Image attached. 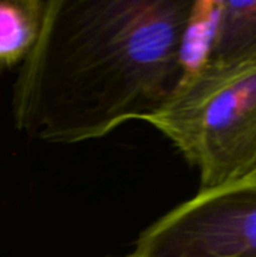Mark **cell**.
Here are the masks:
<instances>
[{
    "mask_svg": "<svg viewBox=\"0 0 256 257\" xmlns=\"http://www.w3.org/2000/svg\"><path fill=\"white\" fill-rule=\"evenodd\" d=\"M193 0H48L41 36L12 92L18 131L45 143L104 137L148 120L189 66Z\"/></svg>",
    "mask_w": 256,
    "mask_h": 257,
    "instance_id": "6da1fadb",
    "label": "cell"
},
{
    "mask_svg": "<svg viewBox=\"0 0 256 257\" xmlns=\"http://www.w3.org/2000/svg\"><path fill=\"white\" fill-rule=\"evenodd\" d=\"M146 122L198 169L202 191L247 179L256 170V51L199 59Z\"/></svg>",
    "mask_w": 256,
    "mask_h": 257,
    "instance_id": "7a4b0ae2",
    "label": "cell"
},
{
    "mask_svg": "<svg viewBox=\"0 0 256 257\" xmlns=\"http://www.w3.org/2000/svg\"><path fill=\"white\" fill-rule=\"evenodd\" d=\"M131 257H256V178L199 190L143 230Z\"/></svg>",
    "mask_w": 256,
    "mask_h": 257,
    "instance_id": "3957f363",
    "label": "cell"
},
{
    "mask_svg": "<svg viewBox=\"0 0 256 257\" xmlns=\"http://www.w3.org/2000/svg\"><path fill=\"white\" fill-rule=\"evenodd\" d=\"M48 0H0V68L21 65L35 48Z\"/></svg>",
    "mask_w": 256,
    "mask_h": 257,
    "instance_id": "277c9868",
    "label": "cell"
},
{
    "mask_svg": "<svg viewBox=\"0 0 256 257\" xmlns=\"http://www.w3.org/2000/svg\"><path fill=\"white\" fill-rule=\"evenodd\" d=\"M216 15L201 59H232L256 51V0L211 2Z\"/></svg>",
    "mask_w": 256,
    "mask_h": 257,
    "instance_id": "5b68a950",
    "label": "cell"
},
{
    "mask_svg": "<svg viewBox=\"0 0 256 257\" xmlns=\"http://www.w3.org/2000/svg\"><path fill=\"white\" fill-rule=\"evenodd\" d=\"M249 178H256V170L252 173V175H250V176H249Z\"/></svg>",
    "mask_w": 256,
    "mask_h": 257,
    "instance_id": "8992f818",
    "label": "cell"
},
{
    "mask_svg": "<svg viewBox=\"0 0 256 257\" xmlns=\"http://www.w3.org/2000/svg\"><path fill=\"white\" fill-rule=\"evenodd\" d=\"M128 257H131V256H128Z\"/></svg>",
    "mask_w": 256,
    "mask_h": 257,
    "instance_id": "52a82bcc",
    "label": "cell"
}]
</instances>
